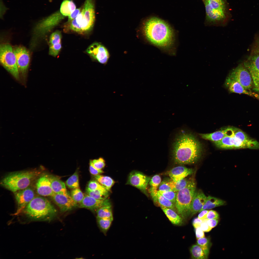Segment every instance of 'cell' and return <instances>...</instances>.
<instances>
[{
	"label": "cell",
	"instance_id": "cell-1",
	"mask_svg": "<svg viewBox=\"0 0 259 259\" xmlns=\"http://www.w3.org/2000/svg\"><path fill=\"white\" fill-rule=\"evenodd\" d=\"M142 34L150 44L159 48L168 50L174 44L175 33L169 24L156 17L145 20L142 26Z\"/></svg>",
	"mask_w": 259,
	"mask_h": 259
},
{
	"label": "cell",
	"instance_id": "cell-2",
	"mask_svg": "<svg viewBox=\"0 0 259 259\" xmlns=\"http://www.w3.org/2000/svg\"><path fill=\"white\" fill-rule=\"evenodd\" d=\"M174 146L173 158L177 164H194L201 157V144L191 134L185 133L181 134L177 138Z\"/></svg>",
	"mask_w": 259,
	"mask_h": 259
},
{
	"label": "cell",
	"instance_id": "cell-3",
	"mask_svg": "<svg viewBox=\"0 0 259 259\" xmlns=\"http://www.w3.org/2000/svg\"><path fill=\"white\" fill-rule=\"evenodd\" d=\"M33 220L50 221L56 217L57 210L50 202L42 196H35L23 211Z\"/></svg>",
	"mask_w": 259,
	"mask_h": 259
},
{
	"label": "cell",
	"instance_id": "cell-4",
	"mask_svg": "<svg viewBox=\"0 0 259 259\" xmlns=\"http://www.w3.org/2000/svg\"><path fill=\"white\" fill-rule=\"evenodd\" d=\"M41 173L36 170L13 172L5 177L0 184L4 188L14 193L29 187L33 181Z\"/></svg>",
	"mask_w": 259,
	"mask_h": 259
},
{
	"label": "cell",
	"instance_id": "cell-5",
	"mask_svg": "<svg viewBox=\"0 0 259 259\" xmlns=\"http://www.w3.org/2000/svg\"><path fill=\"white\" fill-rule=\"evenodd\" d=\"M205 8V21L213 25L223 24L228 19L224 0H203Z\"/></svg>",
	"mask_w": 259,
	"mask_h": 259
},
{
	"label": "cell",
	"instance_id": "cell-6",
	"mask_svg": "<svg viewBox=\"0 0 259 259\" xmlns=\"http://www.w3.org/2000/svg\"><path fill=\"white\" fill-rule=\"evenodd\" d=\"M196 189L195 180L191 178L186 187L177 192L175 205L178 213L182 218L190 215V204Z\"/></svg>",
	"mask_w": 259,
	"mask_h": 259
},
{
	"label": "cell",
	"instance_id": "cell-7",
	"mask_svg": "<svg viewBox=\"0 0 259 259\" xmlns=\"http://www.w3.org/2000/svg\"><path fill=\"white\" fill-rule=\"evenodd\" d=\"M0 61L4 67L17 80L20 79L16 57L11 46L7 43L1 44Z\"/></svg>",
	"mask_w": 259,
	"mask_h": 259
},
{
	"label": "cell",
	"instance_id": "cell-8",
	"mask_svg": "<svg viewBox=\"0 0 259 259\" xmlns=\"http://www.w3.org/2000/svg\"><path fill=\"white\" fill-rule=\"evenodd\" d=\"M228 77L239 83L246 89L250 91L253 90L254 85L252 78L243 64H239L233 69Z\"/></svg>",
	"mask_w": 259,
	"mask_h": 259
},
{
	"label": "cell",
	"instance_id": "cell-9",
	"mask_svg": "<svg viewBox=\"0 0 259 259\" xmlns=\"http://www.w3.org/2000/svg\"><path fill=\"white\" fill-rule=\"evenodd\" d=\"M84 14L81 27L80 33H84L91 30L95 20L94 0H86L82 8Z\"/></svg>",
	"mask_w": 259,
	"mask_h": 259
},
{
	"label": "cell",
	"instance_id": "cell-10",
	"mask_svg": "<svg viewBox=\"0 0 259 259\" xmlns=\"http://www.w3.org/2000/svg\"><path fill=\"white\" fill-rule=\"evenodd\" d=\"M243 64L252 78L254 85L253 90L259 94V50H254Z\"/></svg>",
	"mask_w": 259,
	"mask_h": 259
},
{
	"label": "cell",
	"instance_id": "cell-11",
	"mask_svg": "<svg viewBox=\"0 0 259 259\" xmlns=\"http://www.w3.org/2000/svg\"><path fill=\"white\" fill-rule=\"evenodd\" d=\"M13 50L19 75L24 81L27 77L30 61V53L23 46L15 47Z\"/></svg>",
	"mask_w": 259,
	"mask_h": 259
},
{
	"label": "cell",
	"instance_id": "cell-12",
	"mask_svg": "<svg viewBox=\"0 0 259 259\" xmlns=\"http://www.w3.org/2000/svg\"><path fill=\"white\" fill-rule=\"evenodd\" d=\"M86 52L94 59L103 64L107 63L109 58L107 49L98 42H95L90 45L87 49Z\"/></svg>",
	"mask_w": 259,
	"mask_h": 259
},
{
	"label": "cell",
	"instance_id": "cell-13",
	"mask_svg": "<svg viewBox=\"0 0 259 259\" xmlns=\"http://www.w3.org/2000/svg\"><path fill=\"white\" fill-rule=\"evenodd\" d=\"M55 203L63 212L67 211L78 206L67 191L54 193L51 196Z\"/></svg>",
	"mask_w": 259,
	"mask_h": 259
},
{
	"label": "cell",
	"instance_id": "cell-14",
	"mask_svg": "<svg viewBox=\"0 0 259 259\" xmlns=\"http://www.w3.org/2000/svg\"><path fill=\"white\" fill-rule=\"evenodd\" d=\"M14 193L18 205L15 214L17 215L23 211L25 207L35 197L33 190L29 187Z\"/></svg>",
	"mask_w": 259,
	"mask_h": 259
},
{
	"label": "cell",
	"instance_id": "cell-15",
	"mask_svg": "<svg viewBox=\"0 0 259 259\" xmlns=\"http://www.w3.org/2000/svg\"><path fill=\"white\" fill-rule=\"evenodd\" d=\"M150 179L141 172L133 171L130 173L127 184L135 187L146 194L147 187Z\"/></svg>",
	"mask_w": 259,
	"mask_h": 259
},
{
	"label": "cell",
	"instance_id": "cell-16",
	"mask_svg": "<svg viewBox=\"0 0 259 259\" xmlns=\"http://www.w3.org/2000/svg\"><path fill=\"white\" fill-rule=\"evenodd\" d=\"M109 205H111V204L110 200L108 199L105 200H98L86 194L78 206L80 208H85L96 212L101 207Z\"/></svg>",
	"mask_w": 259,
	"mask_h": 259
},
{
	"label": "cell",
	"instance_id": "cell-17",
	"mask_svg": "<svg viewBox=\"0 0 259 259\" xmlns=\"http://www.w3.org/2000/svg\"><path fill=\"white\" fill-rule=\"evenodd\" d=\"M224 85L230 93L245 94L259 100V94L246 89L239 83L228 77L225 80Z\"/></svg>",
	"mask_w": 259,
	"mask_h": 259
},
{
	"label": "cell",
	"instance_id": "cell-18",
	"mask_svg": "<svg viewBox=\"0 0 259 259\" xmlns=\"http://www.w3.org/2000/svg\"><path fill=\"white\" fill-rule=\"evenodd\" d=\"M36 187L37 193L41 196H51L54 194L52 188L48 175L40 177L37 181Z\"/></svg>",
	"mask_w": 259,
	"mask_h": 259
},
{
	"label": "cell",
	"instance_id": "cell-19",
	"mask_svg": "<svg viewBox=\"0 0 259 259\" xmlns=\"http://www.w3.org/2000/svg\"><path fill=\"white\" fill-rule=\"evenodd\" d=\"M207 198L201 190H195L190 204V215H193L199 212L203 206Z\"/></svg>",
	"mask_w": 259,
	"mask_h": 259
},
{
	"label": "cell",
	"instance_id": "cell-20",
	"mask_svg": "<svg viewBox=\"0 0 259 259\" xmlns=\"http://www.w3.org/2000/svg\"><path fill=\"white\" fill-rule=\"evenodd\" d=\"M62 36L59 30L53 33L50 36L49 41V54L55 57L59 53L61 48Z\"/></svg>",
	"mask_w": 259,
	"mask_h": 259
},
{
	"label": "cell",
	"instance_id": "cell-21",
	"mask_svg": "<svg viewBox=\"0 0 259 259\" xmlns=\"http://www.w3.org/2000/svg\"><path fill=\"white\" fill-rule=\"evenodd\" d=\"M193 172L192 169L182 166L174 167L167 171L166 174L175 182L185 178Z\"/></svg>",
	"mask_w": 259,
	"mask_h": 259
},
{
	"label": "cell",
	"instance_id": "cell-22",
	"mask_svg": "<svg viewBox=\"0 0 259 259\" xmlns=\"http://www.w3.org/2000/svg\"><path fill=\"white\" fill-rule=\"evenodd\" d=\"M234 127H229L226 135L220 141L214 142V143L219 148L225 149H234Z\"/></svg>",
	"mask_w": 259,
	"mask_h": 259
},
{
	"label": "cell",
	"instance_id": "cell-23",
	"mask_svg": "<svg viewBox=\"0 0 259 259\" xmlns=\"http://www.w3.org/2000/svg\"><path fill=\"white\" fill-rule=\"evenodd\" d=\"M52 190L54 193L67 191L65 183L57 177L48 175Z\"/></svg>",
	"mask_w": 259,
	"mask_h": 259
},
{
	"label": "cell",
	"instance_id": "cell-24",
	"mask_svg": "<svg viewBox=\"0 0 259 259\" xmlns=\"http://www.w3.org/2000/svg\"><path fill=\"white\" fill-rule=\"evenodd\" d=\"M229 129V127L224 130L210 133L200 134L199 135L203 139L210 140L213 142H217L221 140L226 135Z\"/></svg>",
	"mask_w": 259,
	"mask_h": 259
},
{
	"label": "cell",
	"instance_id": "cell-25",
	"mask_svg": "<svg viewBox=\"0 0 259 259\" xmlns=\"http://www.w3.org/2000/svg\"><path fill=\"white\" fill-rule=\"evenodd\" d=\"M160 207L171 222L176 225L181 224L182 218L177 212L174 210L160 205Z\"/></svg>",
	"mask_w": 259,
	"mask_h": 259
},
{
	"label": "cell",
	"instance_id": "cell-26",
	"mask_svg": "<svg viewBox=\"0 0 259 259\" xmlns=\"http://www.w3.org/2000/svg\"><path fill=\"white\" fill-rule=\"evenodd\" d=\"M225 204V202L221 199L209 196L207 197L206 200L202 208L199 211L212 209L215 207L222 206Z\"/></svg>",
	"mask_w": 259,
	"mask_h": 259
},
{
	"label": "cell",
	"instance_id": "cell-27",
	"mask_svg": "<svg viewBox=\"0 0 259 259\" xmlns=\"http://www.w3.org/2000/svg\"><path fill=\"white\" fill-rule=\"evenodd\" d=\"M76 5L71 0H64L62 2L60 12L65 17L69 16L76 9Z\"/></svg>",
	"mask_w": 259,
	"mask_h": 259
},
{
	"label": "cell",
	"instance_id": "cell-28",
	"mask_svg": "<svg viewBox=\"0 0 259 259\" xmlns=\"http://www.w3.org/2000/svg\"><path fill=\"white\" fill-rule=\"evenodd\" d=\"M161 179L160 176L158 175L153 176L150 180L149 184L150 187L149 192L150 193L153 200L157 197V188L161 182Z\"/></svg>",
	"mask_w": 259,
	"mask_h": 259
},
{
	"label": "cell",
	"instance_id": "cell-29",
	"mask_svg": "<svg viewBox=\"0 0 259 259\" xmlns=\"http://www.w3.org/2000/svg\"><path fill=\"white\" fill-rule=\"evenodd\" d=\"M96 180L105 187L109 191L115 183L114 181L110 177L100 174L94 176Z\"/></svg>",
	"mask_w": 259,
	"mask_h": 259
},
{
	"label": "cell",
	"instance_id": "cell-30",
	"mask_svg": "<svg viewBox=\"0 0 259 259\" xmlns=\"http://www.w3.org/2000/svg\"><path fill=\"white\" fill-rule=\"evenodd\" d=\"M96 218H113L112 205L103 206L96 211Z\"/></svg>",
	"mask_w": 259,
	"mask_h": 259
},
{
	"label": "cell",
	"instance_id": "cell-31",
	"mask_svg": "<svg viewBox=\"0 0 259 259\" xmlns=\"http://www.w3.org/2000/svg\"><path fill=\"white\" fill-rule=\"evenodd\" d=\"M87 194L95 199L99 200H105L107 199L109 195V191L97 190H91L86 188Z\"/></svg>",
	"mask_w": 259,
	"mask_h": 259
},
{
	"label": "cell",
	"instance_id": "cell-32",
	"mask_svg": "<svg viewBox=\"0 0 259 259\" xmlns=\"http://www.w3.org/2000/svg\"><path fill=\"white\" fill-rule=\"evenodd\" d=\"M197 244L201 247L203 251L206 259H207L211 246V243L209 239L205 237L200 238L197 239Z\"/></svg>",
	"mask_w": 259,
	"mask_h": 259
},
{
	"label": "cell",
	"instance_id": "cell-33",
	"mask_svg": "<svg viewBox=\"0 0 259 259\" xmlns=\"http://www.w3.org/2000/svg\"><path fill=\"white\" fill-rule=\"evenodd\" d=\"M190 251L192 259H206L202 249L197 244L193 245L190 248Z\"/></svg>",
	"mask_w": 259,
	"mask_h": 259
},
{
	"label": "cell",
	"instance_id": "cell-34",
	"mask_svg": "<svg viewBox=\"0 0 259 259\" xmlns=\"http://www.w3.org/2000/svg\"><path fill=\"white\" fill-rule=\"evenodd\" d=\"M96 219L99 227L102 231L106 234L110 227L113 218Z\"/></svg>",
	"mask_w": 259,
	"mask_h": 259
},
{
	"label": "cell",
	"instance_id": "cell-35",
	"mask_svg": "<svg viewBox=\"0 0 259 259\" xmlns=\"http://www.w3.org/2000/svg\"><path fill=\"white\" fill-rule=\"evenodd\" d=\"M157 201L160 205L171 209L177 212L175 204L160 194L158 191L157 193Z\"/></svg>",
	"mask_w": 259,
	"mask_h": 259
},
{
	"label": "cell",
	"instance_id": "cell-36",
	"mask_svg": "<svg viewBox=\"0 0 259 259\" xmlns=\"http://www.w3.org/2000/svg\"><path fill=\"white\" fill-rule=\"evenodd\" d=\"M175 183V182L171 178L165 179L161 182L158 187V190L163 191H172Z\"/></svg>",
	"mask_w": 259,
	"mask_h": 259
},
{
	"label": "cell",
	"instance_id": "cell-37",
	"mask_svg": "<svg viewBox=\"0 0 259 259\" xmlns=\"http://www.w3.org/2000/svg\"><path fill=\"white\" fill-rule=\"evenodd\" d=\"M66 183L70 188L74 189L79 188V176L77 171L67 180Z\"/></svg>",
	"mask_w": 259,
	"mask_h": 259
},
{
	"label": "cell",
	"instance_id": "cell-38",
	"mask_svg": "<svg viewBox=\"0 0 259 259\" xmlns=\"http://www.w3.org/2000/svg\"><path fill=\"white\" fill-rule=\"evenodd\" d=\"M71 195L78 206L82 201L85 196L79 188L73 189L71 191Z\"/></svg>",
	"mask_w": 259,
	"mask_h": 259
},
{
	"label": "cell",
	"instance_id": "cell-39",
	"mask_svg": "<svg viewBox=\"0 0 259 259\" xmlns=\"http://www.w3.org/2000/svg\"><path fill=\"white\" fill-rule=\"evenodd\" d=\"M87 188L91 190H99L108 191L105 187L96 180L90 181L88 184Z\"/></svg>",
	"mask_w": 259,
	"mask_h": 259
},
{
	"label": "cell",
	"instance_id": "cell-40",
	"mask_svg": "<svg viewBox=\"0 0 259 259\" xmlns=\"http://www.w3.org/2000/svg\"><path fill=\"white\" fill-rule=\"evenodd\" d=\"M189 180L190 179L185 178L175 182L174 187L172 191L177 192L183 189L188 185Z\"/></svg>",
	"mask_w": 259,
	"mask_h": 259
},
{
	"label": "cell",
	"instance_id": "cell-41",
	"mask_svg": "<svg viewBox=\"0 0 259 259\" xmlns=\"http://www.w3.org/2000/svg\"><path fill=\"white\" fill-rule=\"evenodd\" d=\"M158 192L175 205L177 192L173 191H163L158 190Z\"/></svg>",
	"mask_w": 259,
	"mask_h": 259
},
{
	"label": "cell",
	"instance_id": "cell-42",
	"mask_svg": "<svg viewBox=\"0 0 259 259\" xmlns=\"http://www.w3.org/2000/svg\"><path fill=\"white\" fill-rule=\"evenodd\" d=\"M89 162L91 163L94 167L99 170H102L106 165L105 161L101 157L97 159L90 160Z\"/></svg>",
	"mask_w": 259,
	"mask_h": 259
},
{
	"label": "cell",
	"instance_id": "cell-43",
	"mask_svg": "<svg viewBox=\"0 0 259 259\" xmlns=\"http://www.w3.org/2000/svg\"><path fill=\"white\" fill-rule=\"evenodd\" d=\"M219 218V216L218 213L215 211L211 210L209 211L206 219L207 220L212 219H218Z\"/></svg>",
	"mask_w": 259,
	"mask_h": 259
},
{
	"label": "cell",
	"instance_id": "cell-44",
	"mask_svg": "<svg viewBox=\"0 0 259 259\" xmlns=\"http://www.w3.org/2000/svg\"><path fill=\"white\" fill-rule=\"evenodd\" d=\"M89 171L90 173L94 176L100 174L104 172L102 170H99L95 168L90 162H89Z\"/></svg>",
	"mask_w": 259,
	"mask_h": 259
},
{
	"label": "cell",
	"instance_id": "cell-45",
	"mask_svg": "<svg viewBox=\"0 0 259 259\" xmlns=\"http://www.w3.org/2000/svg\"><path fill=\"white\" fill-rule=\"evenodd\" d=\"M207 220L206 219L204 220L200 226L201 230L205 232H209L212 229V228L208 225L207 222Z\"/></svg>",
	"mask_w": 259,
	"mask_h": 259
},
{
	"label": "cell",
	"instance_id": "cell-46",
	"mask_svg": "<svg viewBox=\"0 0 259 259\" xmlns=\"http://www.w3.org/2000/svg\"><path fill=\"white\" fill-rule=\"evenodd\" d=\"M81 8L76 9L70 14V15L68 16V20L67 23L69 22L75 18L81 12Z\"/></svg>",
	"mask_w": 259,
	"mask_h": 259
},
{
	"label": "cell",
	"instance_id": "cell-47",
	"mask_svg": "<svg viewBox=\"0 0 259 259\" xmlns=\"http://www.w3.org/2000/svg\"><path fill=\"white\" fill-rule=\"evenodd\" d=\"M195 231L196 236L197 239L205 237L204 231L201 230L200 227L195 228Z\"/></svg>",
	"mask_w": 259,
	"mask_h": 259
},
{
	"label": "cell",
	"instance_id": "cell-48",
	"mask_svg": "<svg viewBox=\"0 0 259 259\" xmlns=\"http://www.w3.org/2000/svg\"><path fill=\"white\" fill-rule=\"evenodd\" d=\"M203 220H201L198 218L194 219L193 221V225L194 228H196L200 227L201 225Z\"/></svg>",
	"mask_w": 259,
	"mask_h": 259
},
{
	"label": "cell",
	"instance_id": "cell-49",
	"mask_svg": "<svg viewBox=\"0 0 259 259\" xmlns=\"http://www.w3.org/2000/svg\"><path fill=\"white\" fill-rule=\"evenodd\" d=\"M207 222L209 226L212 228L216 227L218 223V219H207Z\"/></svg>",
	"mask_w": 259,
	"mask_h": 259
},
{
	"label": "cell",
	"instance_id": "cell-50",
	"mask_svg": "<svg viewBox=\"0 0 259 259\" xmlns=\"http://www.w3.org/2000/svg\"><path fill=\"white\" fill-rule=\"evenodd\" d=\"M208 211L207 210L202 211L198 214V218L202 220L206 219Z\"/></svg>",
	"mask_w": 259,
	"mask_h": 259
},
{
	"label": "cell",
	"instance_id": "cell-51",
	"mask_svg": "<svg viewBox=\"0 0 259 259\" xmlns=\"http://www.w3.org/2000/svg\"><path fill=\"white\" fill-rule=\"evenodd\" d=\"M254 49L259 50V40L258 41L256 42L255 47L254 48Z\"/></svg>",
	"mask_w": 259,
	"mask_h": 259
}]
</instances>
